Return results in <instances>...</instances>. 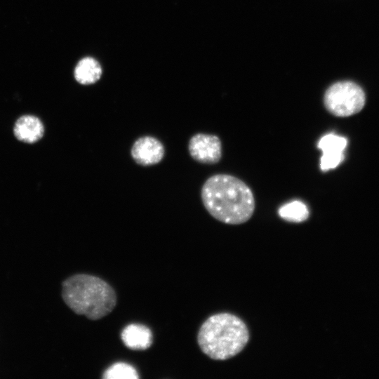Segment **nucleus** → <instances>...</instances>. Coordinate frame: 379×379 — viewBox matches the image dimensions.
Segmentation results:
<instances>
[{
    "label": "nucleus",
    "instance_id": "9d476101",
    "mask_svg": "<svg viewBox=\"0 0 379 379\" xmlns=\"http://www.w3.org/2000/svg\"><path fill=\"white\" fill-rule=\"evenodd\" d=\"M102 74L99 63L92 58H85L81 60L74 69L76 80L84 85L96 82Z\"/></svg>",
    "mask_w": 379,
    "mask_h": 379
},
{
    "label": "nucleus",
    "instance_id": "423d86ee",
    "mask_svg": "<svg viewBox=\"0 0 379 379\" xmlns=\"http://www.w3.org/2000/svg\"><path fill=\"white\" fill-rule=\"evenodd\" d=\"M347 145V140L343 136L334 133L322 136L317 143V147L322 151L321 170L327 171L336 168L344 160V151Z\"/></svg>",
    "mask_w": 379,
    "mask_h": 379
},
{
    "label": "nucleus",
    "instance_id": "39448f33",
    "mask_svg": "<svg viewBox=\"0 0 379 379\" xmlns=\"http://www.w3.org/2000/svg\"><path fill=\"white\" fill-rule=\"evenodd\" d=\"M188 149L191 157L202 164H216L222 157L221 141L214 135L195 134L190 140Z\"/></svg>",
    "mask_w": 379,
    "mask_h": 379
},
{
    "label": "nucleus",
    "instance_id": "0eeeda50",
    "mask_svg": "<svg viewBox=\"0 0 379 379\" xmlns=\"http://www.w3.org/2000/svg\"><path fill=\"white\" fill-rule=\"evenodd\" d=\"M162 143L155 138L144 136L138 138L131 148V156L136 163L142 166L157 164L164 157Z\"/></svg>",
    "mask_w": 379,
    "mask_h": 379
},
{
    "label": "nucleus",
    "instance_id": "6e6552de",
    "mask_svg": "<svg viewBox=\"0 0 379 379\" xmlns=\"http://www.w3.org/2000/svg\"><path fill=\"white\" fill-rule=\"evenodd\" d=\"M13 133L20 141L26 143H34L44 135V126L37 117L22 115L15 121Z\"/></svg>",
    "mask_w": 379,
    "mask_h": 379
},
{
    "label": "nucleus",
    "instance_id": "20e7f679",
    "mask_svg": "<svg viewBox=\"0 0 379 379\" xmlns=\"http://www.w3.org/2000/svg\"><path fill=\"white\" fill-rule=\"evenodd\" d=\"M365 93L361 86L351 81L333 84L326 91L324 104L336 117H345L358 113L365 105Z\"/></svg>",
    "mask_w": 379,
    "mask_h": 379
},
{
    "label": "nucleus",
    "instance_id": "f8f14e48",
    "mask_svg": "<svg viewBox=\"0 0 379 379\" xmlns=\"http://www.w3.org/2000/svg\"><path fill=\"white\" fill-rule=\"evenodd\" d=\"M105 379H137L139 378L135 368L124 362H117L110 366L104 372Z\"/></svg>",
    "mask_w": 379,
    "mask_h": 379
},
{
    "label": "nucleus",
    "instance_id": "f257e3e1",
    "mask_svg": "<svg viewBox=\"0 0 379 379\" xmlns=\"http://www.w3.org/2000/svg\"><path fill=\"white\" fill-rule=\"evenodd\" d=\"M201 195L207 211L226 224H242L251 218L255 210L254 196L250 187L231 175L216 174L208 178Z\"/></svg>",
    "mask_w": 379,
    "mask_h": 379
},
{
    "label": "nucleus",
    "instance_id": "7ed1b4c3",
    "mask_svg": "<svg viewBox=\"0 0 379 379\" xmlns=\"http://www.w3.org/2000/svg\"><path fill=\"white\" fill-rule=\"evenodd\" d=\"M249 333L245 323L230 313L211 316L201 325L197 342L201 351L214 360H226L246 345Z\"/></svg>",
    "mask_w": 379,
    "mask_h": 379
},
{
    "label": "nucleus",
    "instance_id": "1a4fd4ad",
    "mask_svg": "<svg viewBox=\"0 0 379 379\" xmlns=\"http://www.w3.org/2000/svg\"><path fill=\"white\" fill-rule=\"evenodd\" d=\"M124 344L133 350H145L152 343V334L145 325L131 324L126 326L121 333Z\"/></svg>",
    "mask_w": 379,
    "mask_h": 379
},
{
    "label": "nucleus",
    "instance_id": "9b49d317",
    "mask_svg": "<svg viewBox=\"0 0 379 379\" xmlns=\"http://www.w3.org/2000/svg\"><path fill=\"white\" fill-rule=\"evenodd\" d=\"M278 213L282 219L293 222H303L310 215L307 206L299 200H294L281 206Z\"/></svg>",
    "mask_w": 379,
    "mask_h": 379
},
{
    "label": "nucleus",
    "instance_id": "f03ea898",
    "mask_svg": "<svg viewBox=\"0 0 379 379\" xmlns=\"http://www.w3.org/2000/svg\"><path fill=\"white\" fill-rule=\"evenodd\" d=\"M65 304L76 314L97 320L109 314L117 303L112 286L102 279L85 274L73 275L62 285Z\"/></svg>",
    "mask_w": 379,
    "mask_h": 379
}]
</instances>
